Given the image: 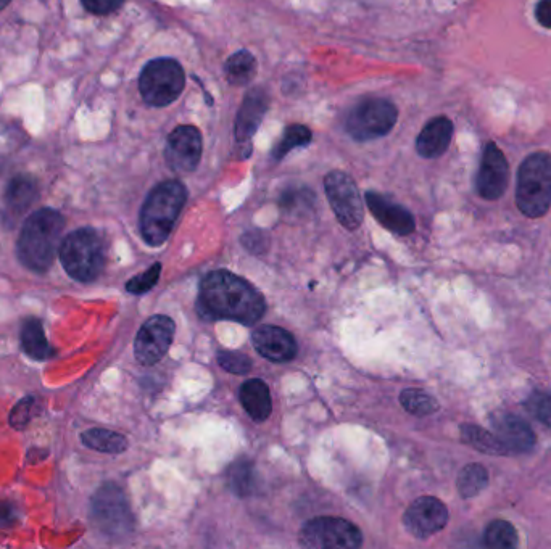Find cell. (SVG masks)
<instances>
[{
  "mask_svg": "<svg viewBox=\"0 0 551 549\" xmlns=\"http://www.w3.org/2000/svg\"><path fill=\"white\" fill-rule=\"evenodd\" d=\"M199 311L212 319H229L252 326L263 318L266 303L245 279L218 269L200 282Z\"/></svg>",
  "mask_w": 551,
  "mask_h": 549,
  "instance_id": "6da1fadb",
  "label": "cell"
},
{
  "mask_svg": "<svg viewBox=\"0 0 551 549\" xmlns=\"http://www.w3.org/2000/svg\"><path fill=\"white\" fill-rule=\"evenodd\" d=\"M65 219L52 208H42L26 219L18 239V256L34 273H46L60 252Z\"/></svg>",
  "mask_w": 551,
  "mask_h": 549,
  "instance_id": "7a4b0ae2",
  "label": "cell"
},
{
  "mask_svg": "<svg viewBox=\"0 0 551 549\" xmlns=\"http://www.w3.org/2000/svg\"><path fill=\"white\" fill-rule=\"evenodd\" d=\"M187 200L183 182L165 181L158 184L145 200L141 210V234L147 244H165L178 221Z\"/></svg>",
  "mask_w": 551,
  "mask_h": 549,
  "instance_id": "3957f363",
  "label": "cell"
},
{
  "mask_svg": "<svg viewBox=\"0 0 551 549\" xmlns=\"http://www.w3.org/2000/svg\"><path fill=\"white\" fill-rule=\"evenodd\" d=\"M516 203L522 215L540 218L551 207V153L535 152L522 161L516 184Z\"/></svg>",
  "mask_w": 551,
  "mask_h": 549,
  "instance_id": "277c9868",
  "label": "cell"
},
{
  "mask_svg": "<svg viewBox=\"0 0 551 549\" xmlns=\"http://www.w3.org/2000/svg\"><path fill=\"white\" fill-rule=\"evenodd\" d=\"M60 260L68 276L76 281H96L105 266L104 240L91 228L71 232L60 245Z\"/></svg>",
  "mask_w": 551,
  "mask_h": 549,
  "instance_id": "5b68a950",
  "label": "cell"
},
{
  "mask_svg": "<svg viewBox=\"0 0 551 549\" xmlns=\"http://www.w3.org/2000/svg\"><path fill=\"white\" fill-rule=\"evenodd\" d=\"M186 84L184 70L173 58H157L145 65L139 78V89L145 104L166 107L173 104Z\"/></svg>",
  "mask_w": 551,
  "mask_h": 549,
  "instance_id": "8992f818",
  "label": "cell"
},
{
  "mask_svg": "<svg viewBox=\"0 0 551 549\" xmlns=\"http://www.w3.org/2000/svg\"><path fill=\"white\" fill-rule=\"evenodd\" d=\"M300 543L311 549H357L363 545V533L340 517H315L300 530Z\"/></svg>",
  "mask_w": 551,
  "mask_h": 549,
  "instance_id": "52a82bcc",
  "label": "cell"
},
{
  "mask_svg": "<svg viewBox=\"0 0 551 549\" xmlns=\"http://www.w3.org/2000/svg\"><path fill=\"white\" fill-rule=\"evenodd\" d=\"M397 108L386 99H366L347 118V131L355 141L368 142L386 136L397 123Z\"/></svg>",
  "mask_w": 551,
  "mask_h": 549,
  "instance_id": "ba28073f",
  "label": "cell"
},
{
  "mask_svg": "<svg viewBox=\"0 0 551 549\" xmlns=\"http://www.w3.org/2000/svg\"><path fill=\"white\" fill-rule=\"evenodd\" d=\"M324 189L337 221L348 231H357L365 210L355 181L344 171H331L324 179Z\"/></svg>",
  "mask_w": 551,
  "mask_h": 549,
  "instance_id": "9c48e42d",
  "label": "cell"
},
{
  "mask_svg": "<svg viewBox=\"0 0 551 549\" xmlns=\"http://www.w3.org/2000/svg\"><path fill=\"white\" fill-rule=\"evenodd\" d=\"M92 519L110 537H123L133 529V516L125 493L113 483H107L94 496Z\"/></svg>",
  "mask_w": 551,
  "mask_h": 549,
  "instance_id": "30bf717a",
  "label": "cell"
},
{
  "mask_svg": "<svg viewBox=\"0 0 551 549\" xmlns=\"http://www.w3.org/2000/svg\"><path fill=\"white\" fill-rule=\"evenodd\" d=\"M173 319L165 314H157L142 324L134 340V355L142 366H154L170 350L174 339Z\"/></svg>",
  "mask_w": 551,
  "mask_h": 549,
  "instance_id": "8fae6325",
  "label": "cell"
},
{
  "mask_svg": "<svg viewBox=\"0 0 551 549\" xmlns=\"http://www.w3.org/2000/svg\"><path fill=\"white\" fill-rule=\"evenodd\" d=\"M202 157V134L195 126H179L166 141V165L174 173L186 174L199 166Z\"/></svg>",
  "mask_w": 551,
  "mask_h": 549,
  "instance_id": "7c38bea8",
  "label": "cell"
},
{
  "mask_svg": "<svg viewBox=\"0 0 551 549\" xmlns=\"http://www.w3.org/2000/svg\"><path fill=\"white\" fill-rule=\"evenodd\" d=\"M270 107V97L266 91L257 87L245 95L236 120L237 155L241 158L249 157L252 153V137L260 128L263 116Z\"/></svg>",
  "mask_w": 551,
  "mask_h": 549,
  "instance_id": "4fadbf2b",
  "label": "cell"
},
{
  "mask_svg": "<svg viewBox=\"0 0 551 549\" xmlns=\"http://www.w3.org/2000/svg\"><path fill=\"white\" fill-rule=\"evenodd\" d=\"M448 522V509L434 496H421L411 503L403 516V524L413 537H432L444 529Z\"/></svg>",
  "mask_w": 551,
  "mask_h": 549,
  "instance_id": "5bb4252c",
  "label": "cell"
},
{
  "mask_svg": "<svg viewBox=\"0 0 551 549\" xmlns=\"http://www.w3.org/2000/svg\"><path fill=\"white\" fill-rule=\"evenodd\" d=\"M510 182V168L502 150L490 142L482 155L481 168L477 173V192L485 200H498L506 192Z\"/></svg>",
  "mask_w": 551,
  "mask_h": 549,
  "instance_id": "9a60e30c",
  "label": "cell"
},
{
  "mask_svg": "<svg viewBox=\"0 0 551 549\" xmlns=\"http://www.w3.org/2000/svg\"><path fill=\"white\" fill-rule=\"evenodd\" d=\"M493 430L498 443L502 446L503 455H518L527 453L535 445V435L531 427L513 414L500 413L493 417Z\"/></svg>",
  "mask_w": 551,
  "mask_h": 549,
  "instance_id": "2e32d148",
  "label": "cell"
},
{
  "mask_svg": "<svg viewBox=\"0 0 551 549\" xmlns=\"http://www.w3.org/2000/svg\"><path fill=\"white\" fill-rule=\"evenodd\" d=\"M252 342L261 356H265L266 360L274 363H287L294 360L299 351L294 335L278 326L258 327L257 331H253Z\"/></svg>",
  "mask_w": 551,
  "mask_h": 549,
  "instance_id": "e0dca14e",
  "label": "cell"
},
{
  "mask_svg": "<svg viewBox=\"0 0 551 549\" xmlns=\"http://www.w3.org/2000/svg\"><path fill=\"white\" fill-rule=\"evenodd\" d=\"M366 205L373 213L374 218L398 236H408L415 231V218L406 208L400 207L397 203L390 202L384 195L376 192L366 194Z\"/></svg>",
  "mask_w": 551,
  "mask_h": 549,
  "instance_id": "ac0fdd59",
  "label": "cell"
},
{
  "mask_svg": "<svg viewBox=\"0 0 551 549\" xmlns=\"http://www.w3.org/2000/svg\"><path fill=\"white\" fill-rule=\"evenodd\" d=\"M453 123L447 116H437L424 126L416 141V150L424 158H437L447 152L452 141Z\"/></svg>",
  "mask_w": 551,
  "mask_h": 549,
  "instance_id": "d6986e66",
  "label": "cell"
},
{
  "mask_svg": "<svg viewBox=\"0 0 551 549\" xmlns=\"http://www.w3.org/2000/svg\"><path fill=\"white\" fill-rule=\"evenodd\" d=\"M239 400L245 413L255 422H263L273 413L270 387L261 379L247 380L239 390Z\"/></svg>",
  "mask_w": 551,
  "mask_h": 549,
  "instance_id": "ffe728a7",
  "label": "cell"
},
{
  "mask_svg": "<svg viewBox=\"0 0 551 549\" xmlns=\"http://www.w3.org/2000/svg\"><path fill=\"white\" fill-rule=\"evenodd\" d=\"M38 197V184L31 176L20 174L9 182L5 192V216L12 218V224L23 215Z\"/></svg>",
  "mask_w": 551,
  "mask_h": 549,
  "instance_id": "44dd1931",
  "label": "cell"
},
{
  "mask_svg": "<svg viewBox=\"0 0 551 549\" xmlns=\"http://www.w3.org/2000/svg\"><path fill=\"white\" fill-rule=\"evenodd\" d=\"M21 348L33 360L46 361L52 356V348L47 342L46 332L39 319L29 318L23 322Z\"/></svg>",
  "mask_w": 551,
  "mask_h": 549,
  "instance_id": "7402d4cb",
  "label": "cell"
},
{
  "mask_svg": "<svg viewBox=\"0 0 551 549\" xmlns=\"http://www.w3.org/2000/svg\"><path fill=\"white\" fill-rule=\"evenodd\" d=\"M257 71V58L253 57V54H250L247 50L232 54L226 65H224V75H226L228 83L237 87L252 83L253 78L257 76Z\"/></svg>",
  "mask_w": 551,
  "mask_h": 549,
  "instance_id": "603a6c76",
  "label": "cell"
},
{
  "mask_svg": "<svg viewBox=\"0 0 551 549\" xmlns=\"http://www.w3.org/2000/svg\"><path fill=\"white\" fill-rule=\"evenodd\" d=\"M81 440L87 448L99 451V453H107V455H120L123 451L128 450V440L125 435L113 432V430H86L81 435Z\"/></svg>",
  "mask_w": 551,
  "mask_h": 549,
  "instance_id": "cb8c5ba5",
  "label": "cell"
},
{
  "mask_svg": "<svg viewBox=\"0 0 551 549\" xmlns=\"http://www.w3.org/2000/svg\"><path fill=\"white\" fill-rule=\"evenodd\" d=\"M316 197L307 187H290L279 200V207L287 216H302L310 213Z\"/></svg>",
  "mask_w": 551,
  "mask_h": 549,
  "instance_id": "d4e9b609",
  "label": "cell"
},
{
  "mask_svg": "<svg viewBox=\"0 0 551 549\" xmlns=\"http://www.w3.org/2000/svg\"><path fill=\"white\" fill-rule=\"evenodd\" d=\"M229 487L237 496L245 498L252 495L253 490L257 487V472L250 461H237L234 466L229 469L228 474Z\"/></svg>",
  "mask_w": 551,
  "mask_h": 549,
  "instance_id": "484cf974",
  "label": "cell"
},
{
  "mask_svg": "<svg viewBox=\"0 0 551 549\" xmlns=\"http://www.w3.org/2000/svg\"><path fill=\"white\" fill-rule=\"evenodd\" d=\"M489 483V474L485 471V467L481 464H469L464 467L463 471L458 475V492L463 498H474L487 487Z\"/></svg>",
  "mask_w": 551,
  "mask_h": 549,
  "instance_id": "4316f807",
  "label": "cell"
},
{
  "mask_svg": "<svg viewBox=\"0 0 551 549\" xmlns=\"http://www.w3.org/2000/svg\"><path fill=\"white\" fill-rule=\"evenodd\" d=\"M311 139H313V134H311L307 126H303V124H290L289 128H286V131L282 134L281 139H279L278 145L274 147V160H282L292 150L299 149V147H307Z\"/></svg>",
  "mask_w": 551,
  "mask_h": 549,
  "instance_id": "83f0119b",
  "label": "cell"
},
{
  "mask_svg": "<svg viewBox=\"0 0 551 549\" xmlns=\"http://www.w3.org/2000/svg\"><path fill=\"white\" fill-rule=\"evenodd\" d=\"M485 545L493 549H513L518 546V532L510 522L493 521L484 533Z\"/></svg>",
  "mask_w": 551,
  "mask_h": 549,
  "instance_id": "f1b7e54d",
  "label": "cell"
},
{
  "mask_svg": "<svg viewBox=\"0 0 551 549\" xmlns=\"http://www.w3.org/2000/svg\"><path fill=\"white\" fill-rule=\"evenodd\" d=\"M400 403L408 413L413 416L424 417L435 413L439 409V403L432 395L421 389H406L400 395Z\"/></svg>",
  "mask_w": 551,
  "mask_h": 549,
  "instance_id": "f546056e",
  "label": "cell"
},
{
  "mask_svg": "<svg viewBox=\"0 0 551 549\" xmlns=\"http://www.w3.org/2000/svg\"><path fill=\"white\" fill-rule=\"evenodd\" d=\"M463 440L469 445L474 446L476 450L487 453V455H503L502 446L498 443L497 437L490 434L487 430L477 426L461 427Z\"/></svg>",
  "mask_w": 551,
  "mask_h": 549,
  "instance_id": "4dcf8cb0",
  "label": "cell"
},
{
  "mask_svg": "<svg viewBox=\"0 0 551 549\" xmlns=\"http://www.w3.org/2000/svg\"><path fill=\"white\" fill-rule=\"evenodd\" d=\"M216 360H218V364H220L224 371L237 374V376H244V374H247L252 369V361L244 353H241V351H218Z\"/></svg>",
  "mask_w": 551,
  "mask_h": 549,
  "instance_id": "1f68e13d",
  "label": "cell"
},
{
  "mask_svg": "<svg viewBox=\"0 0 551 549\" xmlns=\"http://www.w3.org/2000/svg\"><path fill=\"white\" fill-rule=\"evenodd\" d=\"M160 274H162V265H160V263H155L152 268L147 269L144 273L134 276L133 279L126 284V290H128L129 294H145V292L154 289L158 279H160Z\"/></svg>",
  "mask_w": 551,
  "mask_h": 549,
  "instance_id": "d6a6232c",
  "label": "cell"
},
{
  "mask_svg": "<svg viewBox=\"0 0 551 549\" xmlns=\"http://www.w3.org/2000/svg\"><path fill=\"white\" fill-rule=\"evenodd\" d=\"M527 411L535 421L542 422L543 426L551 427V395L537 392L526 403Z\"/></svg>",
  "mask_w": 551,
  "mask_h": 549,
  "instance_id": "836d02e7",
  "label": "cell"
},
{
  "mask_svg": "<svg viewBox=\"0 0 551 549\" xmlns=\"http://www.w3.org/2000/svg\"><path fill=\"white\" fill-rule=\"evenodd\" d=\"M36 408H38V398L26 397L13 408L10 413V426L15 429L21 430L28 426L34 414H36Z\"/></svg>",
  "mask_w": 551,
  "mask_h": 549,
  "instance_id": "e575fe53",
  "label": "cell"
},
{
  "mask_svg": "<svg viewBox=\"0 0 551 549\" xmlns=\"http://www.w3.org/2000/svg\"><path fill=\"white\" fill-rule=\"evenodd\" d=\"M84 9L96 15H108L120 9L125 0H81Z\"/></svg>",
  "mask_w": 551,
  "mask_h": 549,
  "instance_id": "d590c367",
  "label": "cell"
},
{
  "mask_svg": "<svg viewBox=\"0 0 551 549\" xmlns=\"http://www.w3.org/2000/svg\"><path fill=\"white\" fill-rule=\"evenodd\" d=\"M17 522V509L13 508L12 503L0 501V529L12 527Z\"/></svg>",
  "mask_w": 551,
  "mask_h": 549,
  "instance_id": "8d00e7d4",
  "label": "cell"
},
{
  "mask_svg": "<svg viewBox=\"0 0 551 549\" xmlns=\"http://www.w3.org/2000/svg\"><path fill=\"white\" fill-rule=\"evenodd\" d=\"M535 15L543 28L551 29V0H540L535 7Z\"/></svg>",
  "mask_w": 551,
  "mask_h": 549,
  "instance_id": "74e56055",
  "label": "cell"
},
{
  "mask_svg": "<svg viewBox=\"0 0 551 549\" xmlns=\"http://www.w3.org/2000/svg\"><path fill=\"white\" fill-rule=\"evenodd\" d=\"M10 2H12V0H0V10H4Z\"/></svg>",
  "mask_w": 551,
  "mask_h": 549,
  "instance_id": "f35d334b",
  "label": "cell"
}]
</instances>
